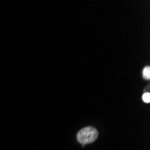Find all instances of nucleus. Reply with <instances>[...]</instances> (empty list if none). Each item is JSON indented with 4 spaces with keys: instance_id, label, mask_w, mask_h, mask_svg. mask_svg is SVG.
I'll use <instances>...</instances> for the list:
<instances>
[{
    "instance_id": "nucleus-1",
    "label": "nucleus",
    "mask_w": 150,
    "mask_h": 150,
    "mask_svg": "<svg viewBox=\"0 0 150 150\" xmlns=\"http://www.w3.org/2000/svg\"><path fill=\"white\" fill-rule=\"evenodd\" d=\"M76 138H77L78 142L81 143L82 145H87V144L94 142L97 139L98 131L95 128L88 126L79 130Z\"/></svg>"
},
{
    "instance_id": "nucleus-2",
    "label": "nucleus",
    "mask_w": 150,
    "mask_h": 150,
    "mask_svg": "<svg viewBox=\"0 0 150 150\" xmlns=\"http://www.w3.org/2000/svg\"><path fill=\"white\" fill-rule=\"evenodd\" d=\"M143 76L146 79H149L150 78V67H146L144 70H143Z\"/></svg>"
},
{
    "instance_id": "nucleus-3",
    "label": "nucleus",
    "mask_w": 150,
    "mask_h": 150,
    "mask_svg": "<svg viewBox=\"0 0 150 150\" xmlns=\"http://www.w3.org/2000/svg\"><path fill=\"white\" fill-rule=\"evenodd\" d=\"M142 99H143V101H144L145 103H150V94H149V93H145L143 94V96H142Z\"/></svg>"
}]
</instances>
